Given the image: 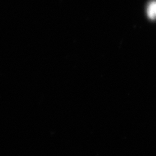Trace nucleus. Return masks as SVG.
I'll use <instances>...</instances> for the list:
<instances>
[{
	"instance_id": "1",
	"label": "nucleus",
	"mask_w": 156,
	"mask_h": 156,
	"mask_svg": "<svg viewBox=\"0 0 156 156\" xmlns=\"http://www.w3.org/2000/svg\"><path fill=\"white\" fill-rule=\"evenodd\" d=\"M147 15L151 20H156V0L150 2L147 8Z\"/></svg>"
}]
</instances>
